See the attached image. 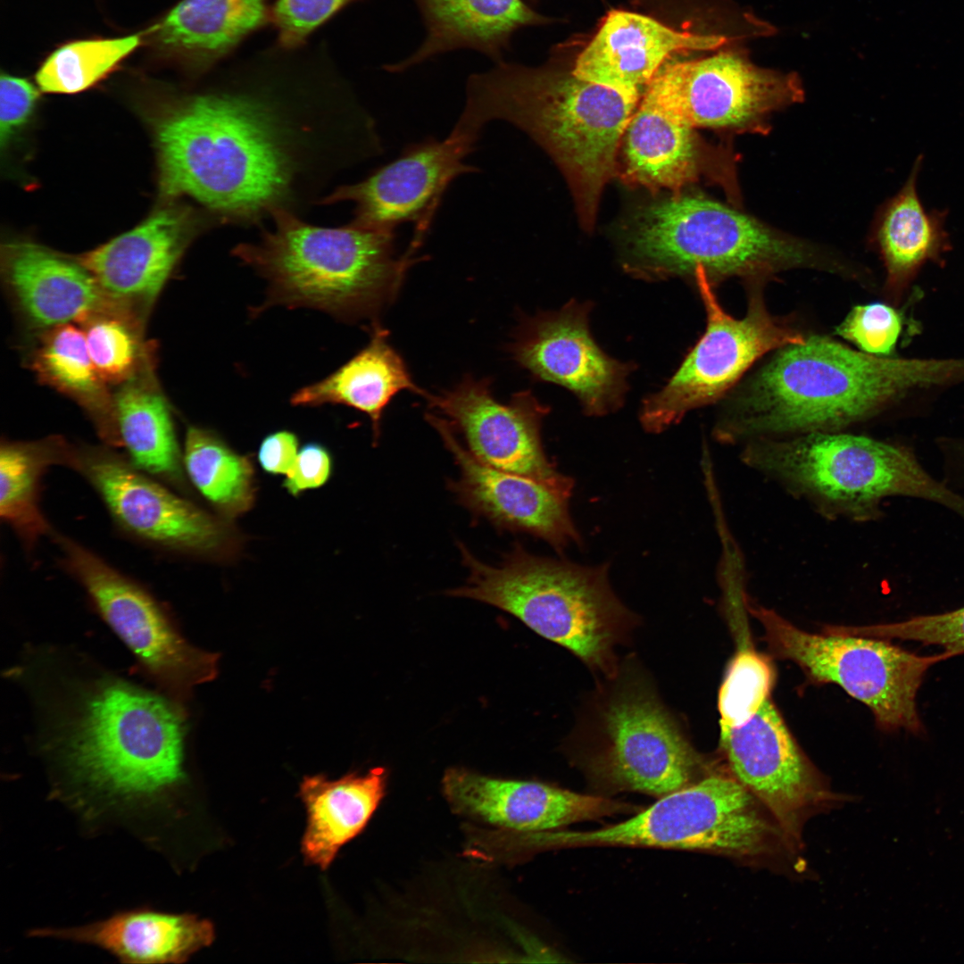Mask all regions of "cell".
<instances>
[{"mask_svg": "<svg viewBox=\"0 0 964 964\" xmlns=\"http://www.w3.org/2000/svg\"><path fill=\"white\" fill-rule=\"evenodd\" d=\"M720 747L733 775L794 834L807 810L821 801L822 785L768 698L745 722L720 727Z\"/></svg>", "mask_w": 964, "mask_h": 964, "instance_id": "20", "label": "cell"}, {"mask_svg": "<svg viewBox=\"0 0 964 964\" xmlns=\"http://www.w3.org/2000/svg\"><path fill=\"white\" fill-rule=\"evenodd\" d=\"M114 450L71 444L66 467L92 486L123 533L173 554L212 561L237 554L240 542L229 520L173 493Z\"/></svg>", "mask_w": 964, "mask_h": 964, "instance_id": "12", "label": "cell"}, {"mask_svg": "<svg viewBox=\"0 0 964 964\" xmlns=\"http://www.w3.org/2000/svg\"><path fill=\"white\" fill-rule=\"evenodd\" d=\"M902 329V318L892 306L872 303L855 306L836 328L837 335L873 355L894 350Z\"/></svg>", "mask_w": 964, "mask_h": 964, "instance_id": "41", "label": "cell"}, {"mask_svg": "<svg viewBox=\"0 0 964 964\" xmlns=\"http://www.w3.org/2000/svg\"><path fill=\"white\" fill-rule=\"evenodd\" d=\"M477 142L452 129L443 140L430 137L411 144L364 180L337 188L326 202H353L351 224L359 228L395 231L411 223V240L422 244L451 183L478 171L465 162Z\"/></svg>", "mask_w": 964, "mask_h": 964, "instance_id": "16", "label": "cell"}, {"mask_svg": "<svg viewBox=\"0 0 964 964\" xmlns=\"http://www.w3.org/2000/svg\"><path fill=\"white\" fill-rule=\"evenodd\" d=\"M459 550L469 576L448 595L508 612L591 669L615 675L614 647L635 616L612 591L608 564L585 566L537 556L515 544L500 563L490 565L463 544Z\"/></svg>", "mask_w": 964, "mask_h": 964, "instance_id": "6", "label": "cell"}, {"mask_svg": "<svg viewBox=\"0 0 964 964\" xmlns=\"http://www.w3.org/2000/svg\"><path fill=\"white\" fill-rule=\"evenodd\" d=\"M422 16L426 37L408 58L386 65L403 71L435 55L467 48L495 62L503 61L512 34L542 21L522 0H414Z\"/></svg>", "mask_w": 964, "mask_h": 964, "instance_id": "27", "label": "cell"}, {"mask_svg": "<svg viewBox=\"0 0 964 964\" xmlns=\"http://www.w3.org/2000/svg\"><path fill=\"white\" fill-rule=\"evenodd\" d=\"M637 105L572 72L530 70L503 60L470 77L453 129L478 139L486 125L502 120L527 133L565 175L580 221L590 229Z\"/></svg>", "mask_w": 964, "mask_h": 964, "instance_id": "3", "label": "cell"}, {"mask_svg": "<svg viewBox=\"0 0 964 964\" xmlns=\"http://www.w3.org/2000/svg\"><path fill=\"white\" fill-rule=\"evenodd\" d=\"M333 472V458L322 444L311 442L303 445L296 460L286 475L282 486L292 496L324 486Z\"/></svg>", "mask_w": 964, "mask_h": 964, "instance_id": "43", "label": "cell"}, {"mask_svg": "<svg viewBox=\"0 0 964 964\" xmlns=\"http://www.w3.org/2000/svg\"><path fill=\"white\" fill-rule=\"evenodd\" d=\"M725 40L720 36L677 31L651 17L613 10L579 54L571 72L639 103L671 54L715 49Z\"/></svg>", "mask_w": 964, "mask_h": 964, "instance_id": "24", "label": "cell"}, {"mask_svg": "<svg viewBox=\"0 0 964 964\" xmlns=\"http://www.w3.org/2000/svg\"><path fill=\"white\" fill-rule=\"evenodd\" d=\"M443 791L459 814L516 832H542L630 809L627 804L534 781L483 776L450 769Z\"/></svg>", "mask_w": 964, "mask_h": 964, "instance_id": "21", "label": "cell"}, {"mask_svg": "<svg viewBox=\"0 0 964 964\" xmlns=\"http://www.w3.org/2000/svg\"><path fill=\"white\" fill-rule=\"evenodd\" d=\"M183 718L165 699L120 679L96 682L62 728L70 777L114 800H157L184 777Z\"/></svg>", "mask_w": 964, "mask_h": 964, "instance_id": "7", "label": "cell"}, {"mask_svg": "<svg viewBox=\"0 0 964 964\" xmlns=\"http://www.w3.org/2000/svg\"><path fill=\"white\" fill-rule=\"evenodd\" d=\"M590 307L569 302L558 312L529 318L510 345L513 359L534 377L574 393L587 415L619 409L631 365L608 356L588 327Z\"/></svg>", "mask_w": 964, "mask_h": 964, "instance_id": "18", "label": "cell"}, {"mask_svg": "<svg viewBox=\"0 0 964 964\" xmlns=\"http://www.w3.org/2000/svg\"><path fill=\"white\" fill-rule=\"evenodd\" d=\"M923 157L918 156L902 189L886 204L877 229V240L886 269V287L899 297L928 262L950 249L946 214L928 212L917 188Z\"/></svg>", "mask_w": 964, "mask_h": 964, "instance_id": "32", "label": "cell"}, {"mask_svg": "<svg viewBox=\"0 0 964 964\" xmlns=\"http://www.w3.org/2000/svg\"><path fill=\"white\" fill-rule=\"evenodd\" d=\"M747 443L741 453L745 465L827 518L876 520L884 499L906 496L943 505L964 519V497L931 476L904 445L840 431Z\"/></svg>", "mask_w": 964, "mask_h": 964, "instance_id": "5", "label": "cell"}, {"mask_svg": "<svg viewBox=\"0 0 964 964\" xmlns=\"http://www.w3.org/2000/svg\"><path fill=\"white\" fill-rule=\"evenodd\" d=\"M368 345L336 371L297 390L294 406L317 407L343 404L366 414L371 422L374 443L380 436L381 418L391 400L403 390L424 397L400 354L389 344L388 332L373 323Z\"/></svg>", "mask_w": 964, "mask_h": 964, "instance_id": "28", "label": "cell"}, {"mask_svg": "<svg viewBox=\"0 0 964 964\" xmlns=\"http://www.w3.org/2000/svg\"><path fill=\"white\" fill-rule=\"evenodd\" d=\"M621 146L627 183L677 192L696 177L694 129L644 96L624 131Z\"/></svg>", "mask_w": 964, "mask_h": 964, "instance_id": "31", "label": "cell"}, {"mask_svg": "<svg viewBox=\"0 0 964 964\" xmlns=\"http://www.w3.org/2000/svg\"><path fill=\"white\" fill-rule=\"evenodd\" d=\"M815 263L803 245L711 199L675 195L642 209L629 233L627 270L664 279L703 270L714 281Z\"/></svg>", "mask_w": 964, "mask_h": 964, "instance_id": "8", "label": "cell"}, {"mask_svg": "<svg viewBox=\"0 0 964 964\" xmlns=\"http://www.w3.org/2000/svg\"><path fill=\"white\" fill-rule=\"evenodd\" d=\"M143 34L71 40L54 49L38 67L36 81L46 93L75 94L114 71L141 44Z\"/></svg>", "mask_w": 964, "mask_h": 964, "instance_id": "36", "label": "cell"}, {"mask_svg": "<svg viewBox=\"0 0 964 964\" xmlns=\"http://www.w3.org/2000/svg\"><path fill=\"white\" fill-rule=\"evenodd\" d=\"M273 0H179L143 34L153 53L201 76L270 25Z\"/></svg>", "mask_w": 964, "mask_h": 964, "instance_id": "25", "label": "cell"}, {"mask_svg": "<svg viewBox=\"0 0 964 964\" xmlns=\"http://www.w3.org/2000/svg\"><path fill=\"white\" fill-rule=\"evenodd\" d=\"M144 320L124 312L95 314L79 325L90 358L102 379L120 386L153 364L143 341Z\"/></svg>", "mask_w": 964, "mask_h": 964, "instance_id": "37", "label": "cell"}, {"mask_svg": "<svg viewBox=\"0 0 964 964\" xmlns=\"http://www.w3.org/2000/svg\"><path fill=\"white\" fill-rule=\"evenodd\" d=\"M30 936L97 946L122 963H182L211 944L212 924L192 914L134 910L79 927L37 928Z\"/></svg>", "mask_w": 964, "mask_h": 964, "instance_id": "26", "label": "cell"}, {"mask_svg": "<svg viewBox=\"0 0 964 964\" xmlns=\"http://www.w3.org/2000/svg\"><path fill=\"white\" fill-rule=\"evenodd\" d=\"M192 233V219L186 210L164 207L77 261L112 300L144 320Z\"/></svg>", "mask_w": 964, "mask_h": 964, "instance_id": "22", "label": "cell"}, {"mask_svg": "<svg viewBox=\"0 0 964 964\" xmlns=\"http://www.w3.org/2000/svg\"><path fill=\"white\" fill-rule=\"evenodd\" d=\"M70 447L61 436L1 443L0 517L28 553L54 531L40 507L42 481L50 467H65Z\"/></svg>", "mask_w": 964, "mask_h": 964, "instance_id": "34", "label": "cell"}, {"mask_svg": "<svg viewBox=\"0 0 964 964\" xmlns=\"http://www.w3.org/2000/svg\"><path fill=\"white\" fill-rule=\"evenodd\" d=\"M964 380V359L885 358L819 336L779 349L714 428L725 444L840 431L906 394Z\"/></svg>", "mask_w": 964, "mask_h": 964, "instance_id": "1", "label": "cell"}, {"mask_svg": "<svg viewBox=\"0 0 964 964\" xmlns=\"http://www.w3.org/2000/svg\"><path fill=\"white\" fill-rule=\"evenodd\" d=\"M182 454L187 478L218 516L230 521L252 509L257 486L249 457L214 431L194 425L187 429Z\"/></svg>", "mask_w": 964, "mask_h": 964, "instance_id": "35", "label": "cell"}, {"mask_svg": "<svg viewBox=\"0 0 964 964\" xmlns=\"http://www.w3.org/2000/svg\"><path fill=\"white\" fill-rule=\"evenodd\" d=\"M785 832L735 778L710 776L668 794L632 818L593 831L552 830L545 848L627 846L698 850L736 857L771 852Z\"/></svg>", "mask_w": 964, "mask_h": 964, "instance_id": "9", "label": "cell"}, {"mask_svg": "<svg viewBox=\"0 0 964 964\" xmlns=\"http://www.w3.org/2000/svg\"><path fill=\"white\" fill-rule=\"evenodd\" d=\"M694 278L706 311V329L668 383L643 401L640 421L651 433L718 401L762 355L805 339L771 316L760 294L751 296L746 315L735 319L720 306L702 269L695 270Z\"/></svg>", "mask_w": 964, "mask_h": 964, "instance_id": "13", "label": "cell"}, {"mask_svg": "<svg viewBox=\"0 0 964 964\" xmlns=\"http://www.w3.org/2000/svg\"><path fill=\"white\" fill-rule=\"evenodd\" d=\"M299 450L297 436L287 429L270 433L262 440L257 453L261 468L270 475H287Z\"/></svg>", "mask_w": 964, "mask_h": 964, "instance_id": "44", "label": "cell"}, {"mask_svg": "<svg viewBox=\"0 0 964 964\" xmlns=\"http://www.w3.org/2000/svg\"><path fill=\"white\" fill-rule=\"evenodd\" d=\"M113 403L121 446L131 463L162 483L186 490L183 454L153 365L119 386Z\"/></svg>", "mask_w": 964, "mask_h": 964, "instance_id": "30", "label": "cell"}, {"mask_svg": "<svg viewBox=\"0 0 964 964\" xmlns=\"http://www.w3.org/2000/svg\"><path fill=\"white\" fill-rule=\"evenodd\" d=\"M954 471L960 483L964 486V441H960L952 456Z\"/></svg>", "mask_w": 964, "mask_h": 964, "instance_id": "45", "label": "cell"}, {"mask_svg": "<svg viewBox=\"0 0 964 964\" xmlns=\"http://www.w3.org/2000/svg\"><path fill=\"white\" fill-rule=\"evenodd\" d=\"M221 88L175 96L155 125L159 185L236 217L272 211L291 179L289 155L263 92L247 86L245 59Z\"/></svg>", "mask_w": 964, "mask_h": 964, "instance_id": "2", "label": "cell"}, {"mask_svg": "<svg viewBox=\"0 0 964 964\" xmlns=\"http://www.w3.org/2000/svg\"><path fill=\"white\" fill-rule=\"evenodd\" d=\"M50 537L63 569L159 686L180 694L212 677L213 656L183 638L149 591L73 538L54 530Z\"/></svg>", "mask_w": 964, "mask_h": 964, "instance_id": "14", "label": "cell"}, {"mask_svg": "<svg viewBox=\"0 0 964 964\" xmlns=\"http://www.w3.org/2000/svg\"><path fill=\"white\" fill-rule=\"evenodd\" d=\"M459 469L449 487L459 503L495 528L527 533L558 553L582 539L569 511L571 495L526 476L494 469L477 460L456 438L445 418L427 413Z\"/></svg>", "mask_w": 964, "mask_h": 964, "instance_id": "19", "label": "cell"}, {"mask_svg": "<svg viewBox=\"0 0 964 964\" xmlns=\"http://www.w3.org/2000/svg\"><path fill=\"white\" fill-rule=\"evenodd\" d=\"M643 96L693 129H744L799 101L802 89L794 74L760 68L730 50L692 61L669 58Z\"/></svg>", "mask_w": 964, "mask_h": 964, "instance_id": "15", "label": "cell"}, {"mask_svg": "<svg viewBox=\"0 0 964 964\" xmlns=\"http://www.w3.org/2000/svg\"><path fill=\"white\" fill-rule=\"evenodd\" d=\"M737 643L736 653L719 693L720 727H735L745 722L770 697L773 686L772 667L752 647L748 636H740Z\"/></svg>", "mask_w": 964, "mask_h": 964, "instance_id": "38", "label": "cell"}, {"mask_svg": "<svg viewBox=\"0 0 964 964\" xmlns=\"http://www.w3.org/2000/svg\"><path fill=\"white\" fill-rule=\"evenodd\" d=\"M275 228L235 254L255 270L267 287L269 306L311 308L344 320L371 318L399 293L420 247L395 254V232L309 225L279 208Z\"/></svg>", "mask_w": 964, "mask_h": 964, "instance_id": "4", "label": "cell"}, {"mask_svg": "<svg viewBox=\"0 0 964 964\" xmlns=\"http://www.w3.org/2000/svg\"><path fill=\"white\" fill-rule=\"evenodd\" d=\"M430 408L444 415L464 438L466 448L479 461L503 471L544 482L569 495L574 481L548 460L541 428L549 407L529 391L498 402L487 378H465L453 388L425 397Z\"/></svg>", "mask_w": 964, "mask_h": 964, "instance_id": "17", "label": "cell"}, {"mask_svg": "<svg viewBox=\"0 0 964 964\" xmlns=\"http://www.w3.org/2000/svg\"><path fill=\"white\" fill-rule=\"evenodd\" d=\"M359 0H273L270 26L275 44L295 48L308 43L312 35L347 5Z\"/></svg>", "mask_w": 964, "mask_h": 964, "instance_id": "40", "label": "cell"}, {"mask_svg": "<svg viewBox=\"0 0 964 964\" xmlns=\"http://www.w3.org/2000/svg\"><path fill=\"white\" fill-rule=\"evenodd\" d=\"M39 93L27 79L2 71L0 77V143L6 145L32 115Z\"/></svg>", "mask_w": 964, "mask_h": 964, "instance_id": "42", "label": "cell"}, {"mask_svg": "<svg viewBox=\"0 0 964 964\" xmlns=\"http://www.w3.org/2000/svg\"><path fill=\"white\" fill-rule=\"evenodd\" d=\"M748 600V611L761 625L774 653L794 661L815 682L841 686L871 711L880 729L923 733L917 694L927 670L952 658L950 652L919 655L888 639L831 627L824 634H812Z\"/></svg>", "mask_w": 964, "mask_h": 964, "instance_id": "10", "label": "cell"}, {"mask_svg": "<svg viewBox=\"0 0 964 964\" xmlns=\"http://www.w3.org/2000/svg\"><path fill=\"white\" fill-rule=\"evenodd\" d=\"M37 378L74 400L90 418L104 445L119 449L113 395L98 374L82 328L62 324L40 332L30 357Z\"/></svg>", "mask_w": 964, "mask_h": 964, "instance_id": "33", "label": "cell"}, {"mask_svg": "<svg viewBox=\"0 0 964 964\" xmlns=\"http://www.w3.org/2000/svg\"><path fill=\"white\" fill-rule=\"evenodd\" d=\"M844 630L853 635L937 645L956 657L964 653V606L943 613L912 616L898 622L845 627Z\"/></svg>", "mask_w": 964, "mask_h": 964, "instance_id": "39", "label": "cell"}, {"mask_svg": "<svg viewBox=\"0 0 964 964\" xmlns=\"http://www.w3.org/2000/svg\"><path fill=\"white\" fill-rule=\"evenodd\" d=\"M1 270L19 313L40 332L107 312H126L78 261L41 245L15 242L2 248Z\"/></svg>", "mask_w": 964, "mask_h": 964, "instance_id": "23", "label": "cell"}, {"mask_svg": "<svg viewBox=\"0 0 964 964\" xmlns=\"http://www.w3.org/2000/svg\"><path fill=\"white\" fill-rule=\"evenodd\" d=\"M597 707L586 757L595 779L657 797L699 780L700 758L646 680L619 682Z\"/></svg>", "mask_w": 964, "mask_h": 964, "instance_id": "11", "label": "cell"}, {"mask_svg": "<svg viewBox=\"0 0 964 964\" xmlns=\"http://www.w3.org/2000/svg\"><path fill=\"white\" fill-rule=\"evenodd\" d=\"M386 785L383 768L337 780L321 775L305 777L300 796L307 810L302 842L306 860L326 869L339 849L364 828L385 794Z\"/></svg>", "mask_w": 964, "mask_h": 964, "instance_id": "29", "label": "cell"}]
</instances>
